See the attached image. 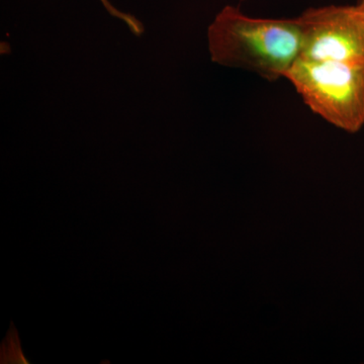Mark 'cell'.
Instances as JSON below:
<instances>
[{"label": "cell", "mask_w": 364, "mask_h": 364, "mask_svg": "<svg viewBox=\"0 0 364 364\" xmlns=\"http://www.w3.org/2000/svg\"><path fill=\"white\" fill-rule=\"evenodd\" d=\"M208 42L215 63L274 81L301 57L303 32L299 18H251L226 6L208 26Z\"/></svg>", "instance_id": "obj_1"}, {"label": "cell", "mask_w": 364, "mask_h": 364, "mask_svg": "<svg viewBox=\"0 0 364 364\" xmlns=\"http://www.w3.org/2000/svg\"><path fill=\"white\" fill-rule=\"evenodd\" d=\"M284 78L328 123L349 133L364 126V64L299 58Z\"/></svg>", "instance_id": "obj_2"}, {"label": "cell", "mask_w": 364, "mask_h": 364, "mask_svg": "<svg viewBox=\"0 0 364 364\" xmlns=\"http://www.w3.org/2000/svg\"><path fill=\"white\" fill-rule=\"evenodd\" d=\"M301 57L364 64V7L330 6L310 9L299 16Z\"/></svg>", "instance_id": "obj_3"}, {"label": "cell", "mask_w": 364, "mask_h": 364, "mask_svg": "<svg viewBox=\"0 0 364 364\" xmlns=\"http://www.w3.org/2000/svg\"><path fill=\"white\" fill-rule=\"evenodd\" d=\"M104 6L105 11H107L114 18L117 20L123 21L126 23L127 26L130 28L132 33L135 36H142L144 33L143 23L140 21L136 20L135 16H132L130 14L124 13V11H119L117 9L114 4H112L111 0H100Z\"/></svg>", "instance_id": "obj_4"}, {"label": "cell", "mask_w": 364, "mask_h": 364, "mask_svg": "<svg viewBox=\"0 0 364 364\" xmlns=\"http://www.w3.org/2000/svg\"><path fill=\"white\" fill-rule=\"evenodd\" d=\"M358 4H360L361 6H363L364 7V0H361L360 2H359Z\"/></svg>", "instance_id": "obj_5"}]
</instances>
